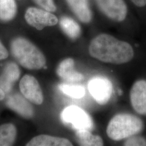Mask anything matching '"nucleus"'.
<instances>
[{"instance_id":"obj_1","label":"nucleus","mask_w":146,"mask_h":146,"mask_svg":"<svg viewBox=\"0 0 146 146\" xmlns=\"http://www.w3.org/2000/svg\"><path fill=\"white\" fill-rule=\"evenodd\" d=\"M88 50L92 57L103 62L115 64L129 62L134 56L133 48L129 43L107 34L95 37Z\"/></svg>"},{"instance_id":"obj_2","label":"nucleus","mask_w":146,"mask_h":146,"mask_svg":"<svg viewBox=\"0 0 146 146\" xmlns=\"http://www.w3.org/2000/svg\"><path fill=\"white\" fill-rule=\"evenodd\" d=\"M11 51L17 61L24 68L38 70L46 65V59L42 52L25 38L14 39L11 44Z\"/></svg>"},{"instance_id":"obj_3","label":"nucleus","mask_w":146,"mask_h":146,"mask_svg":"<svg viewBox=\"0 0 146 146\" xmlns=\"http://www.w3.org/2000/svg\"><path fill=\"white\" fill-rule=\"evenodd\" d=\"M144 128V123L135 115L122 113L115 115L110 120L107 128V134L113 140L120 141L135 135Z\"/></svg>"},{"instance_id":"obj_4","label":"nucleus","mask_w":146,"mask_h":146,"mask_svg":"<svg viewBox=\"0 0 146 146\" xmlns=\"http://www.w3.org/2000/svg\"><path fill=\"white\" fill-rule=\"evenodd\" d=\"M61 120L67 125H71L78 130H92L93 123L92 118L84 110L77 106H69L61 114Z\"/></svg>"},{"instance_id":"obj_5","label":"nucleus","mask_w":146,"mask_h":146,"mask_svg":"<svg viewBox=\"0 0 146 146\" xmlns=\"http://www.w3.org/2000/svg\"><path fill=\"white\" fill-rule=\"evenodd\" d=\"M88 89L95 100L99 104L104 105L111 98L113 93V85L108 78L97 76L90 80Z\"/></svg>"},{"instance_id":"obj_6","label":"nucleus","mask_w":146,"mask_h":146,"mask_svg":"<svg viewBox=\"0 0 146 146\" xmlns=\"http://www.w3.org/2000/svg\"><path fill=\"white\" fill-rule=\"evenodd\" d=\"M25 19L29 25L39 31L46 27L55 26L58 23L57 17L49 11L34 7L27 10Z\"/></svg>"},{"instance_id":"obj_7","label":"nucleus","mask_w":146,"mask_h":146,"mask_svg":"<svg viewBox=\"0 0 146 146\" xmlns=\"http://www.w3.org/2000/svg\"><path fill=\"white\" fill-rule=\"evenodd\" d=\"M101 11L110 19L124 21L127 15V7L123 0H95Z\"/></svg>"},{"instance_id":"obj_8","label":"nucleus","mask_w":146,"mask_h":146,"mask_svg":"<svg viewBox=\"0 0 146 146\" xmlns=\"http://www.w3.org/2000/svg\"><path fill=\"white\" fill-rule=\"evenodd\" d=\"M20 89L24 97L36 104H41L43 95L40 85L36 78L30 75H25L20 81Z\"/></svg>"},{"instance_id":"obj_9","label":"nucleus","mask_w":146,"mask_h":146,"mask_svg":"<svg viewBox=\"0 0 146 146\" xmlns=\"http://www.w3.org/2000/svg\"><path fill=\"white\" fill-rule=\"evenodd\" d=\"M130 101L137 113L146 115V80H140L133 84L130 92Z\"/></svg>"},{"instance_id":"obj_10","label":"nucleus","mask_w":146,"mask_h":146,"mask_svg":"<svg viewBox=\"0 0 146 146\" xmlns=\"http://www.w3.org/2000/svg\"><path fill=\"white\" fill-rule=\"evenodd\" d=\"M6 104L10 109L24 118H31L34 114L31 104L20 94H14L10 96L7 100Z\"/></svg>"},{"instance_id":"obj_11","label":"nucleus","mask_w":146,"mask_h":146,"mask_svg":"<svg viewBox=\"0 0 146 146\" xmlns=\"http://www.w3.org/2000/svg\"><path fill=\"white\" fill-rule=\"evenodd\" d=\"M75 61L72 58H67L58 64L56 73L61 78L70 82H78L84 79V75L74 69Z\"/></svg>"},{"instance_id":"obj_12","label":"nucleus","mask_w":146,"mask_h":146,"mask_svg":"<svg viewBox=\"0 0 146 146\" xmlns=\"http://www.w3.org/2000/svg\"><path fill=\"white\" fill-rule=\"evenodd\" d=\"M20 76V70L19 67L15 63H9L5 66L0 76V88L5 93L9 92Z\"/></svg>"},{"instance_id":"obj_13","label":"nucleus","mask_w":146,"mask_h":146,"mask_svg":"<svg viewBox=\"0 0 146 146\" xmlns=\"http://www.w3.org/2000/svg\"><path fill=\"white\" fill-rule=\"evenodd\" d=\"M73 13L81 22L88 23L92 19L88 0H66Z\"/></svg>"},{"instance_id":"obj_14","label":"nucleus","mask_w":146,"mask_h":146,"mask_svg":"<svg viewBox=\"0 0 146 146\" xmlns=\"http://www.w3.org/2000/svg\"><path fill=\"white\" fill-rule=\"evenodd\" d=\"M27 146H72L73 143L68 139L48 135H40L33 138Z\"/></svg>"},{"instance_id":"obj_15","label":"nucleus","mask_w":146,"mask_h":146,"mask_svg":"<svg viewBox=\"0 0 146 146\" xmlns=\"http://www.w3.org/2000/svg\"><path fill=\"white\" fill-rule=\"evenodd\" d=\"M75 136L80 146H101L104 145L102 139L99 135H93L88 130H78Z\"/></svg>"},{"instance_id":"obj_16","label":"nucleus","mask_w":146,"mask_h":146,"mask_svg":"<svg viewBox=\"0 0 146 146\" xmlns=\"http://www.w3.org/2000/svg\"><path fill=\"white\" fill-rule=\"evenodd\" d=\"M60 25L64 33L69 38L75 40L81 33V29L78 23L70 17L64 16L61 18Z\"/></svg>"},{"instance_id":"obj_17","label":"nucleus","mask_w":146,"mask_h":146,"mask_svg":"<svg viewBox=\"0 0 146 146\" xmlns=\"http://www.w3.org/2000/svg\"><path fill=\"white\" fill-rule=\"evenodd\" d=\"M17 130L11 123L0 125V146H12L15 141Z\"/></svg>"},{"instance_id":"obj_18","label":"nucleus","mask_w":146,"mask_h":146,"mask_svg":"<svg viewBox=\"0 0 146 146\" xmlns=\"http://www.w3.org/2000/svg\"><path fill=\"white\" fill-rule=\"evenodd\" d=\"M17 7L14 0H0V20L8 21L15 16Z\"/></svg>"},{"instance_id":"obj_19","label":"nucleus","mask_w":146,"mask_h":146,"mask_svg":"<svg viewBox=\"0 0 146 146\" xmlns=\"http://www.w3.org/2000/svg\"><path fill=\"white\" fill-rule=\"evenodd\" d=\"M60 89L64 94L75 99L81 98L85 94L84 87L78 85L62 84L60 86Z\"/></svg>"},{"instance_id":"obj_20","label":"nucleus","mask_w":146,"mask_h":146,"mask_svg":"<svg viewBox=\"0 0 146 146\" xmlns=\"http://www.w3.org/2000/svg\"><path fill=\"white\" fill-rule=\"evenodd\" d=\"M124 146H146V139L141 136H132L128 138L125 142Z\"/></svg>"},{"instance_id":"obj_21","label":"nucleus","mask_w":146,"mask_h":146,"mask_svg":"<svg viewBox=\"0 0 146 146\" xmlns=\"http://www.w3.org/2000/svg\"><path fill=\"white\" fill-rule=\"evenodd\" d=\"M35 3L42 8L49 12H54L56 11V7L53 0H34Z\"/></svg>"},{"instance_id":"obj_22","label":"nucleus","mask_w":146,"mask_h":146,"mask_svg":"<svg viewBox=\"0 0 146 146\" xmlns=\"http://www.w3.org/2000/svg\"><path fill=\"white\" fill-rule=\"evenodd\" d=\"M8 56V52L0 40V60L5 59Z\"/></svg>"},{"instance_id":"obj_23","label":"nucleus","mask_w":146,"mask_h":146,"mask_svg":"<svg viewBox=\"0 0 146 146\" xmlns=\"http://www.w3.org/2000/svg\"><path fill=\"white\" fill-rule=\"evenodd\" d=\"M135 5L139 7H143L146 5V0H131Z\"/></svg>"},{"instance_id":"obj_24","label":"nucleus","mask_w":146,"mask_h":146,"mask_svg":"<svg viewBox=\"0 0 146 146\" xmlns=\"http://www.w3.org/2000/svg\"><path fill=\"white\" fill-rule=\"evenodd\" d=\"M5 97V92L0 88V101L4 99Z\"/></svg>"}]
</instances>
